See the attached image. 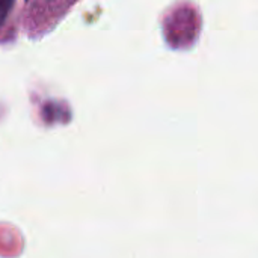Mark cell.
I'll list each match as a JSON object with an SVG mask.
<instances>
[{"label": "cell", "instance_id": "obj_1", "mask_svg": "<svg viewBox=\"0 0 258 258\" xmlns=\"http://www.w3.org/2000/svg\"><path fill=\"white\" fill-rule=\"evenodd\" d=\"M12 6H14V0H0V26L6 20L9 11L12 9Z\"/></svg>", "mask_w": 258, "mask_h": 258}]
</instances>
